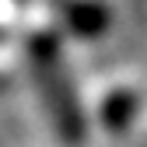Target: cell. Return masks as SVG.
Returning <instances> with one entry per match:
<instances>
[{
	"mask_svg": "<svg viewBox=\"0 0 147 147\" xmlns=\"http://www.w3.org/2000/svg\"><path fill=\"white\" fill-rule=\"evenodd\" d=\"M28 60H32L35 84H39L42 105H46L53 126H56V133L70 147H77L84 140V112H81L77 95H74V84H70L60 42L53 35H35L28 42Z\"/></svg>",
	"mask_w": 147,
	"mask_h": 147,
	"instance_id": "6da1fadb",
	"label": "cell"
},
{
	"mask_svg": "<svg viewBox=\"0 0 147 147\" xmlns=\"http://www.w3.org/2000/svg\"><path fill=\"white\" fill-rule=\"evenodd\" d=\"M67 25L84 39H95L109 28V11L98 0H74V4H67Z\"/></svg>",
	"mask_w": 147,
	"mask_h": 147,
	"instance_id": "7a4b0ae2",
	"label": "cell"
},
{
	"mask_svg": "<svg viewBox=\"0 0 147 147\" xmlns=\"http://www.w3.org/2000/svg\"><path fill=\"white\" fill-rule=\"evenodd\" d=\"M133 109H137V98L130 95V91H116V95H109V98H105V105H102L105 126H109V130H123V126L130 123Z\"/></svg>",
	"mask_w": 147,
	"mask_h": 147,
	"instance_id": "3957f363",
	"label": "cell"
}]
</instances>
